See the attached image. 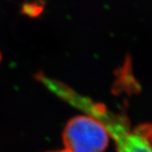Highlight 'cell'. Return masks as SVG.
I'll use <instances>...</instances> for the list:
<instances>
[{
    "label": "cell",
    "mask_w": 152,
    "mask_h": 152,
    "mask_svg": "<svg viewBox=\"0 0 152 152\" xmlns=\"http://www.w3.org/2000/svg\"><path fill=\"white\" fill-rule=\"evenodd\" d=\"M48 89L74 107L98 120L113 138L117 152H152V124L133 127L125 115L112 112L103 104L80 95L59 80H52Z\"/></svg>",
    "instance_id": "1"
},
{
    "label": "cell",
    "mask_w": 152,
    "mask_h": 152,
    "mask_svg": "<svg viewBox=\"0 0 152 152\" xmlns=\"http://www.w3.org/2000/svg\"><path fill=\"white\" fill-rule=\"evenodd\" d=\"M68 152H103L109 134L98 120L89 115H80L69 121L63 133Z\"/></svg>",
    "instance_id": "2"
},
{
    "label": "cell",
    "mask_w": 152,
    "mask_h": 152,
    "mask_svg": "<svg viewBox=\"0 0 152 152\" xmlns=\"http://www.w3.org/2000/svg\"><path fill=\"white\" fill-rule=\"evenodd\" d=\"M50 152H68L67 151H50Z\"/></svg>",
    "instance_id": "3"
},
{
    "label": "cell",
    "mask_w": 152,
    "mask_h": 152,
    "mask_svg": "<svg viewBox=\"0 0 152 152\" xmlns=\"http://www.w3.org/2000/svg\"><path fill=\"white\" fill-rule=\"evenodd\" d=\"M1 58H2V56H1V53H0V61H1Z\"/></svg>",
    "instance_id": "4"
}]
</instances>
